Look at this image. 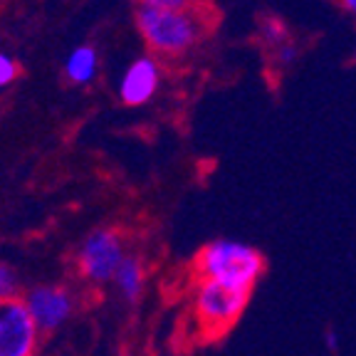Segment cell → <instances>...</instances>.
Listing matches in <instances>:
<instances>
[{
    "instance_id": "cell-10",
    "label": "cell",
    "mask_w": 356,
    "mask_h": 356,
    "mask_svg": "<svg viewBox=\"0 0 356 356\" xmlns=\"http://www.w3.org/2000/svg\"><path fill=\"white\" fill-rule=\"evenodd\" d=\"M20 292V280L10 265L0 262V300H17Z\"/></svg>"
},
{
    "instance_id": "cell-9",
    "label": "cell",
    "mask_w": 356,
    "mask_h": 356,
    "mask_svg": "<svg viewBox=\"0 0 356 356\" xmlns=\"http://www.w3.org/2000/svg\"><path fill=\"white\" fill-rule=\"evenodd\" d=\"M95 72V50L89 47H79L72 52L70 62H67V74L74 79V82H87Z\"/></svg>"
},
{
    "instance_id": "cell-14",
    "label": "cell",
    "mask_w": 356,
    "mask_h": 356,
    "mask_svg": "<svg viewBox=\"0 0 356 356\" xmlns=\"http://www.w3.org/2000/svg\"><path fill=\"white\" fill-rule=\"evenodd\" d=\"M15 74H17V67L13 65V62L8 60V57L0 55V87L10 82V79L15 77Z\"/></svg>"
},
{
    "instance_id": "cell-11",
    "label": "cell",
    "mask_w": 356,
    "mask_h": 356,
    "mask_svg": "<svg viewBox=\"0 0 356 356\" xmlns=\"http://www.w3.org/2000/svg\"><path fill=\"white\" fill-rule=\"evenodd\" d=\"M136 3L156 10H191V8H198L200 0H136Z\"/></svg>"
},
{
    "instance_id": "cell-3",
    "label": "cell",
    "mask_w": 356,
    "mask_h": 356,
    "mask_svg": "<svg viewBox=\"0 0 356 356\" xmlns=\"http://www.w3.org/2000/svg\"><path fill=\"white\" fill-rule=\"evenodd\" d=\"M252 292L230 287V284L213 282V280H198L193 292V314L200 329L208 334L228 332L250 302Z\"/></svg>"
},
{
    "instance_id": "cell-16",
    "label": "cell",
    "mask_w": 356,
    "mask_h": 356,
    "mask_svg": "<svg viewBox=\"0 0 356 356\" xmlns=\"http://www.w3.org/2000/svg\"><path fill=\"white\" fill-rule=\"evenodd\" d=\"M341 8H344L346 13H351V15H356V0H339Z\"/></svg>"
},
{
    "instance_id": "cell-4",
    "label": "cell",
    "mask_w": 356,
    "mask_h": 356,
    "mask_svg": "<svg viewBox=\"0 0 356 356\" xmlns=\"http://www.w3.org/2000/svg\"><path fill=\"white\" fill-rule=\"evenodd\" d=\"M124 257H127V248H124L122 235L111 228H97L84 238L77 265L84 280L102 284L114 280Z\"/></svg>"
},
{
    "instance_id": "cell-5",
    "label": "cell",
    "mask_w": 356,
    "mask_h": 356,
    "mask_svg": "<svg viewBox=\"0 0 356 356\" xmlns=\"http://www.w3.org/2000/svg\"><path fill=\"white\" fill-rule=\"evenodd\" d=\"M38 354V327L22 300H0V356Z\"/></svg>"
},
{
    "instance_id": "cell-12",
    "label": "cell",
    "mask_w": 356,
    "mask_h": 356,
    "mask_svg": "<svg viewBox=\"0 0 356 356\" xmlns=\"http://www.w3.org/2000/svg\"><path fill=\"white\" fill-rule=\"evenodd\" d=\"M260 35H262V40H265L267 44H273V47H277V44H282L284 40H287V33H284L282 22L275 20V17H273V20L262 22Z\"/></svg>"
},
{
    "instance_id": "cell-6",
    "label": "cell",
    "mask_w": 356,
    "mask_h": 356,
    "mask_svg": "<svg viewBox=\"0 0 356 356\" xmlns=\"http://www.w3.org/2000/svg\"><path fill=\"white\" fill-rule=\"evenodd\" d=\"M22 302L28 307L38 332H42V334L60 329L67 319L72 317V312H74V300H72V295H70V289L57 287V284H40V287H33Z\"/></svg>"
},
{
    "instance_id": "cell-15",
    "label": "cell",
    "mask_w": 356,
    "mask_h": 356,
    "mask_svg": "<svg viewBox=\"0 0 356 356\" xmlns=\"http://www.w3.org/2000/svg\"><path fill=\"white\" fill-rule=\"evenodd\" d=\"M324 346H327L329 354L339 351V334L334 332V329H327V334H324Z\"/></svg>"
},
{
    "instance_id": "cell-8",
    "label": "cell",
    "mask_w": 356,
    "mask_h": 356,
    "mask_svg": "<svg viewBox=\"0 0 356 356\" xmlns=\"http://www.w3.org/2000/svg\"><path fill=\"white\" fill-rule=\"evenodd\" d=\"M114 282H117L119 292L127 302H139V297L144 295V284H146V270L144 262L139 255H127L124 262L119 265L117 275H114Z\"/></svg>"
},
{
    "instance_id": "cell-1",
    "label": "cell",
    "mask_w": 356,
    "mask_h": 356,
    "mask_svg": "<svg viewBox=\"0 0 356 356\" xmlns=\"http://www.w3.org/2000/svg\"><path fill=\"white\" fill-rule=\"evenodd\" d=\"M136 25L154 55L163 60L184 57L206 38L208 22L198 8L191 10H156L136 8Z\"/></svg>"
},
{
    "instance_id": "cell-2",
    "label": "cell",
    "mask_w": 356,
    "mask_h": 356,
    "mask_svg": "<svg viewBox=\"0 0 356 356\" xmlns=\"http://www.w3.org/2000/svg\"><path fill=\"white\" fill-rule=\"evenodd\" d=\"M195 275L198 280H213L252 292L265 275V257L257 248L240 240H213L195 255Z\"/></svg>"
},
{
    "instance_id": "cell-7",
    "label": "cell",
    "mask_w": 356,
    "mask_h": 356,
    "mask_svg": "<svg viewBox=\"0 0 356 356\" xmlns=\"http://www.w3.org/2000/svg\"><path fill=\"white\" fill-rule=\"evenodd\" d=\"M159 87V67L151 57L136 60L129 67L127 77L122 82V102L124 104H144L154 97Z\"/></svg>"
},
{
    "instance_id": "cell-13",
    "label": "cell",
    "mask_w": 356,
    "mask_h": 356,
    "mask_svg": "<svg viewBox=\"0 0 356 356\" xmlns=\"http://www.w3.org/2000/svg\"><path fill=\"white\" fill-rule=\"evenodd\" d=\"M295 60H297V44L292 42V40H284L282 44H277V47H275V62H277V65L287 67V65H292Z\"/></svg>"
}]
</instances>
